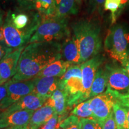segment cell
Here are the masks:
<instances>
[{
    "label": "cell",
    "instance_id": "obj_28",
    "mask_svg": "<svg viewBox=\"0 0 129 129\" xmlns=\"http://www.w3.org/2000/svg\"><path fill=\"white\" fill-rule=\"evenodd\" d=\"M102 129H117L114 112L111 113L102 124Z\"/></svg>",
    "mask_w": 129,
    "mask_h": 129
},
{
    "label": "cell",
    "instance_id": "obj_18",
    "mask_svg": "<svg viewBox=\"0 0 129 129\" xmlns=\"http://www.w3.org/2000/svg\"><path fill=\"white\" fill-rule=\"evenodd\" d=\"M71 65L72 64L70 63L63 59L54 61L44 68L36 77H60L65 73Z\"/></svg>",
    "mask_w": 129,
    "mask_h": 129
},
{
    "label": "cell",
    "instance_id": "obj_26",
    "mask_svg": "<svg viewBox=\"0 0 129 129\" xmlns=\"http://www.w3.org/2000/svg\"><path fill=\"white\" fill-rule=\"evenodd\" d=\"M81 129H102V125L92 119H81Z\"/></svg>",
    "mask_w": 129,
    "mask_h": 129
},
{
    "label": "cell",
    "instance_id": "obj_35",
    "mask_svg": "<svg viewBox=\"0 0 129 129\" xmlns=\"http://www.w3.org/2000/svg\"><path fill=\"white\" fill-rule=\"evenodd\" d=\"M0 42H5L4 31H3V25L0 27Z\"/></svg>",
    "mask_w": 129,
    "mask_h": 129
},
{
    "label": "cell",
    "instance_id": "obj_4",
    "mask_svg": "<svg viewBox=\"0 0 129 129\" xmlns=\"http://www.w3.org/2000/svg\"><path fill=\"white\" fill-rule=\"evenodd\" d=\"M104 48L112 59L124 66L129 57V32L120 24L109 30L105 40Z\"/></svg>",
    "mask_w": 129,
    "mask_h": 129
},
{
    "label": "cell",
    "instance_id": "obj_17",
    "mask_svg": "<svg viewBox=\"0 0 129 129\" xmlns=\"http://www.w3.org/2000/svg\"><path fill=\"white\" fill-rule=\"evenodd\" d=\"M108 73L106 65L100 67L97 71L94 79L93 80L89 96V99L94 97L102 94L106 91L108 86Z\"/></svg>",
    "mask_w": 129,
    "mask_h": 129
},
{
    "label": "cell",
    "instance_id": "obj_9",
    "mask_svg": "<svg viewBox=\"0 0 129 129\" xmlns=\"http://www.w3.org/2000/svg\"><path fill=\"white\" fill-rule=\"evenodd\" d=\"M35 78L28 80H9L6 83L7 96L5 102L4 109L7 108L23 97L33 92L35 87ZM2 111V110H1Z\"/></svg>",
    "mask_w": 129,
    "mask_h": 129
},
{
    "label": "cell",
    "instance_id": "obj_39",
    "mask_svg": "<svg viewBox=\"0 0 129 129\" xmlns=\"http://www.w3.org/2000/svg\"><path fill=\"white\" fill-rule=\"evenodd\" d=\"M5 129H30L29 128V127H26V128H5Z\"/></svg>",
    "mask_w": 129,
    "mask_h": 129
},
{
    "label": "cell",
    "instance_id": "obj_7",
    "mask_svg": "<svg viewBox=\"0 0 129 129\" xmlns=\"http://www.w3.org/2000/svg\"><path fill=\"white\" fill-rule=\"evenodd\" d=\"M40 24L25 29H19L15 26L13 22L12 12H9L3 24L5 43L9 47L13 49H17L23 46L25 43L29 41Z\"/></svg>",
    "mask_w": 129,
    "mask_h": 129
},
{
    "label": "cell",
    "instance_id": "obj_15",
    "mask_svg": "<svg viewBox=\"0 0 129 129\" xmlns=\"http://www.w3.org/2000/svg\"><path fill=\"white\" fill-rule=\"evenodd\" d=\"M35 87L32 93L47 100L59 87V77H35Z\"/></svg>",
    "mask_w": 129,
    "mask_h": 129
},
{
    "label": "cell",
    "instance_id": "obj_16",
    "mask_svg": "<svg viewBox=\"0 0 129 129\" xmlns=\"http://www.w3.org/2000/svg\"><path fill=\"white\" fill-rule=\"evenodd\" d=\"M62 59L71 64H80V53L77 40L74 36L64 40L61 49Z\"/></svg>",
    "mask_w": 129,
    "mask_h": 129
},
{
    "label": "cell",
    "instance_id": "obj_21",
    "mask_svg": "<svg viewBox=\"0 0 129 129\" xmlns=\"http://www.w3.org/2000/svg\"><path fill=\"white\" fill-rule=\"evenodd\" d=\"M51 98L53 99L56 114L59 116V117L64 115L67 107L68 106L67 105V96L64 91L58 88L53 93Z\"/></svg>",
    "mask_w": 129,
    "mask_h": 129
},
{
    "label": "cell",
    "instance_id": "obj_30",
    "mask_svg": "<svg viewBox=\"0 0 129 129\" xmlns=\"http://www.w3.org/2000/svg\"><path fill=\"white\" fill-rule=\"evenodd\" d=\"M7 96V85L6 83L0 85V111L4 109L5 102Z\"/></svg>",
    "mask_w": 129,
    "mask_h": 129
},
{
    "label": "cell",
    "instance_id": "obj_5",
    "mask_svg": "<svg viewBox=\"0 0 129 129\" xmlns=\"http://www.w3.org/2000/svg\"><path fill=\"white\" fill-rule=\"evenodd\" d=\"M58 88L65 93L68 107L84 102L81 64H72L68 68L65 73L59 77Z\"/></svg>",
    "mask_w": 129,
    "mask_h": 129
},
{
    "label": "cell",
    "instance_id": "obj_40",
    "mask_svg": "<svg viewBox=\"0 0 129 129\" xmlns=\"http://www.w3.org/2000/svg\"><path fill=\"white\" fill-rule=\"evenodd\" d=\"M128 122H129V109H128Z\"/></svg>",
    "mask_w": 129,
    "mask_h": 129
},
{
    "label": "cell",
    "instance_id": "obj_29",
    "mask_svg": "<svg viewBox=\"0 0 129 129\" xmlns=\"http://www.w3.org/2000/svg\"><path fill=\"white\" fill-rule=\"evenodd\" d=\"M14 49L9 47L5 42H0V62L6 56L13 52Z\"/></svg>",
    "mask_w": 129,
    "mask_h": 129
},
{
    "label": "cell",
    "instance_id": "obj_19",
    "mask_svg": "<svg viewBox=\"0 0 129 129\" xmlns=\"http://www.w3.org/2000/svg\"><path fill=\"white\" fill-rule=\"evenodd\" d=\"M81 4V0H60L56 7L55 17L67 18L70 15L78 13Z\"/></svg>",
    "mask_w": 129,
    "mask_h": 129
},
{
    "label": "cell",
    "instance_id": "obj_8",
    "mask_svg": "<svg viewBox=\"0 0 129 129\" xmlns=\"http://www.w3.org/2000/svg\"><path fill=\"white\" fill-rule=\"evenodd\" d=\"M93 112V119L102 125L113 111L116 99L110 91L106 89L102 94L89 99Z\"/></svg>",
    "mask_w": 129,
    "mask_h": 129
},
{
    "label": "cell",
    "instance_id": "obj_27",
    "mask_svg": "<svg viewBox=\"0 0 129 129\" xmlns=\"http://www.w3.org/2000/svg\"><path fill=\"white\" fill-rule=\"evenodd\" d=\"M58 124L60 125L59 116L55 114L50 120H48L45 124L42 125L40 129H56L58 127Z\"/></svg>",
    "mask_w": 129,
    "mask_h": 129
},
{
    "label": "cell",
    "instance_id": "obj_14",
    "mask_svg": "<svg viewBox=\"0 0 129 129\" xmlns=\"http://www.w3.org/2000/svg\"><path fill=\"white\" fill-rule=\"evenodd\" d=\"M46 101L47 99L32 93L23 97L7 108L0 111V112L10 113L21 110L36 111L37 109L41 108L45 104Z\"/></svg>",
    "mask_w": 129,
    "mask_h": 129
},
{
    "label": "cell",
    "instance_id": "obj_38",
    "mask_svg": "<svg viewBox=\"0 0 129 129\" xmlns=\"http://www.w3.org/2000/svg\"><path fill=\"white\" fill-rule=\"evenodd\" d=\"M35 2H36V0H32V4H33V6H34V8H35Z\"/></svg>",
    "mask_w": 129,
    "mask_h": 129
},
{
    "label": "cell",
    "instance_id": "obj_12",
    "mask_svg": "<svg viewBox=\"0 0 129 129\" xmlns=\"http://www.w3.org/2000/svg\"><path fill=\"white\" fill-rule=\"evenodd\" d=\"M24 48L22 46L17 48L0 62V85L6 83L14 76Z\"/></svg>",
    "mask_w": 129,
    "mask_h": 129
},
{
    "label": "cell",
    "instance_id": "obj_20",
    "mask_svg": "<svg viewBox=\"0 0 129 129\" xmlns=\"http://www.w3.org/2000/svg\"><path fill=\"white\" fill-rule=\"evenodd\" d=\"M128 108L118 103H115L113 107V112L117 129H129L128 120Z\"/></svg>",
    "mask_w": 129,
    "mask_h": 129
},
{
    "label": "cell",
    "instance_id": "obj_33",
    "mask_svg": "<svg viewBox=\"0 0 129 129\" xmlns=\"http://www.w3.org/2000/svg\"><path fill=\"white\" fill-rule=\"evenodd\" d=\"M129 4V0H121L120 9H119L118 12V15L119 14V13L121 12V11L124 8L125 6H128Z\"/></svg>",
    "mask_w": 129,
    "mask_h": 129
},
{
    "label": "cell",
    "instance_id": "obj_31",
    "mask_svg": "<svg viewBox=\"0 0 129 129\" xmlns=\"http://www.w3.org/2000/svg\"><path fill=\"white\" fill-rule=\"evenodd\" d=\"M19 6L22 9H34L32 0H17Z\"/></svg>",
    "mask_w": 129,
    "mask_h": 129
},
{
    "label": "cell",
    "instance_id": "obj_42",
    "mask_svg": "<svg viewBox=\"0 0 129 129\" xmlns=\"http://www.w3.org/2000/svg\"><path fill=\"white\" fill-rule=\"evenodd\" d=\"M0 129H2V128H0Z\"/></svg>",
    "mask_w": 129,
    "mask_h": 129
},
{
    "label": "cell",
    "instance_id": "obj_6",
    "mask_svg": "<svg viewBox=\"0 0 129 129\" xmlns=\"http://www.w3.org/2000/svg\"><path fill=\"white\" fill-rule=\"evenodd\" d=\"M108 73V90L116 99V103L129 108V75L122 67L106 64Z\"/></svg>",
    "mask_w": 129,
    "mask_h": 129
},
{
    "label": "cell",
    "instance_id": "obj_32",
    "mask_svg": "<svg viewBox=\"0 0 129 129\" xmlns=\"http://www.w3.org/2000/svg\"><path fill=\"white\" fill-rule=\"evenodd\" d=\"M105 0H93L94 8H98L101 10L102 6L105 4Z\"/></svg>",
    "mask_w": 129,
    "mask_h": 129
},
{
    "label": "cell",
    "instance_id": "obj_2",
    "mask_svg": "<svg viewBox=\"0 0 129 129\" xmlns=\"http://www.w3.org/2000/svg\"><path fill=\"white\" fill-rule=\"evenodd\" d=\"M72 29L80 50V64L98 55L102 48L99 24L93 20L82 19L74 22Z\"/></svg>",
    "mask_w": 129,
    "mask_h": 129
},
{
    "label": "cell",
    "instance_id": "obj_34",
    "mask_svg": "<svg viewBox=\"0 0 129 129\" xmlns=\"http://www.w3.org/2000/svg\"><path fill=\"white\" fill-rule=\"evenodd\" d=\"M4 12L0 9V27L2 26L4 24Z\"/></svg>",
    "mask_w": 129,
    "mask_h": 129
},
{
    "label": "cell",
    "instance_id": "obj_10",
    "mask_svg": "<svg viewBox=\"0 0 129 129\" xmlns=\"http://www.w3.org/2000/svg\"><path fill=\"white\" fill-rule=\"evenodd\" d=\"M104 61L103 56L97 55L90 60L81 64L82 71V80L83 85V99H89L90 89L97 71Z\"/></svg>",
    "mask_w": 129,
    "mask_h": 129
},
{
    "label": "cell",
    "instance_id": "obj_22",
    "mask_svg": "<svg viewBox=\"0 0 129 129\" xmlns=\"http://www.w3.org/2000/svg\"><path fill=\"white\" fill-rule=\"evenodd\" d=\"M35 8L44 18L56 16V7L54 0H36Z\"/></svg>",
    "mask_w": 129,
    "mask_h": 129
},
{
    "label": "cell",
    "instance_id": "obj_13",
    "mask_svg": "<svg viewBox=\"0 0 129 129\" xmlns=\"http://www.w3.org/2000/svg\"><path fill=\"white\" fill-rule=\"evenodd\" d=\"M55 114L53 99L50 98L41 108L34 111L29 123V128L30 129L40 128L50 120Z\"/></svg>",
    "mask_w": 129,
    "mask_h": 129
},
{
    "label": "cell",
    "instance_id": "obj_41",
    "mask_svg": "<svg viewBox=\"0 0 129 129\" xmlns=\"http://www.w3.org/2000/svg\"><path fill=\"white\" fill-rule=\"evenodd\" d=\"M116 1H120V2H121V0H116Z\"/></svg>",
    "mask_w": 129,
    "mask_h": 129
},
{
    "label": "cell",
    "instance_id": "obj_1",
    "mask_svg": "<svg viewBox=\"0 0 129 129\" xmlns=\"http://www.w3.org/2000/svg\"><path fill=\"white\" fill-rule=\"evenodd\" d=\"M62 44L59 42H37L28 44L22 51L17 71L11 79L23 81L32 79L47 66L62 59Z\"/></svg>",
    "mask_w": 129,
    "mask_h": 129
},
{
    "label": "cell",
    "instance_id": "obj_24",
    "mask_svg": "<svg viewBox=\"0 0 129 129\" xmlns=\"http://www.w3.org/2000/svg\"><path fill=\"white\" fill-rule=\"evenodd\" d=\"M60 127L62 129H81V119L71 115L60 122Z\"/></svg>",
    "mask_w": 129,
    "mask_h": 129
},
{
    "label": "cell",
    "instance_id": "obj_25",
    "mask_svg": "<svg viewBox=\"0 0 129 129\" xmlns=\"http://www.w3.org/2000/svg\"><path fill=\"white\" fill-rule=\"evenodd\" d=\"M120 1L116 0H105L104 4V9L105 10H109L111 12L112 23L115 22L117 18L118 12L120 9Z\"/></svg>",
    "mask_w": 129,
    "mask_h": 129
},
{
    "label": "cell",
    "instance_id": "obj_11",
    "mask_svg": "<svg viewBox=\"0 0 129 129\" xmlns=\"http://www.w3.org/2000/svg\"><path fill=\"white\" fill-rule=\"evenodd\" d=\"M35 111L21 110L10 113L0 112V128H23L28 127Z\"/></svg>",
    "mask_w": 129,
    "mask_h": 129
},
{
    "label": "cell",
    "instance_id": "obj_3",
    "mask_svg": "<svg viewBox=\"0 0 129 129\" xmlns=\"http://www.w3.org/2000/svg\"><path fill=\"white\" fill-rule=\"evenodd\" d=\"M71 35L67 18L57 17L43 18L36 31L28 43L58 42L66 40Z\"/></svg>",
    "mask_w": 129,
    "mask_h": 129
},
{
    "label": "cell",
    "instance_id": "obj_23",
    "mask_svg": "<svg viewBox=\"0 0 129 129\" xmlns=\"http://www.w3.org/2000/svg\"><path fill=\"white\" fill-rule=\"evenodd\" d=\"M72 115L80 119H93V112L90 105L89 99L80 103L74 108L71 112Z\"/></svg>",
    "mask_w": 129,
    "mask_h": 129
},
{
    "label": "cell",
    "instance_id": "obj_36",
    "mask_svg": "<svg viewBox=\"0 0 129 129\" xmlns=\"http://www.w3.org/2000/svg\"><path fill=\"white\" fill-rule=\"evenodd\" d=\"M123 68L125 69V70L127 71V73H128V75H129V57H128V60H127L126 63H125L124 66V67H123Z\"/></svg>",
    "mask_w": 129,
    "mask_h": 129
},
{
    "label": "cell",
    "instance_id": "obj_37",
    "mask_svg": "<svg viewBox=\"0 0 129 129\" xmlns=\"http://www.w3.org/2000/svg\"><path fill=\"white\" fill-rule=\"evenodd\" d=\"M54 3H55V4H56V7H57L58 6V4H59V2H60V0H54Z\"/></svg>",
    "mask_w": 129,
    "mask_h": 129
}]
</instances>
